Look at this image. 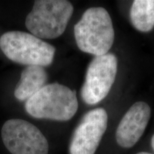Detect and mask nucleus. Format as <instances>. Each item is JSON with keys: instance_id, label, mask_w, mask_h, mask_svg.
Segmentation results:
<instances>
[{"instance_id": "obj_12", "label": "nucleus", "mask_w": 154, "mask_h": 154, "mask_svg": "<svg viewBox=\"0 0 154 154\" xmlns=\"http://www.w3.org/2000/svg\"><path fill=\"white\" fill-rule=\"evenodd\" d=\"M136 154H152L150 153H147V152H139V153H136Z\"/></svg>"}, {"instance_id": "obj_6", "label": "nucleus", "mask_w": 154, "mask_h": 154, "mask_svg": "<svg viewBox=\"0 0 154 154\" xmlns=\"http://www.w3.org/2000/svg\"><path fill=\"white\" fill-rule=\"evenodd\" d=\"M2 138L11 154H48L49 143L37 127L19 119L7 121L2 128Z\"/></svg>"}, {"instance_id": "obj_8", "label": "nucleus", "mask_w": 154, "mask_h": 154, "mask_svg": "<svg viewBox=\"0 0 154 154\" xmlns=\"http://www.w3.org/2000/svg\"><path fill=\"white\" fill-rule=\"evenodd\" d=\"M150 117L151 108L145 102L138 101L132 105L117 127V143L124 149L133 147L143 136Z\"/></svg>"}, {"instance_id": "obj_10", "label": "nucleus", "mask_w": 154, "mask_h": 154, "mask_svg": "<svg viewBox=\"0 0 154 154\" xmlns=\"http://www.w3.org/2000/svg\"><path fill=\"white\" fill-rule=\"evenodd\" d=\"M131 22L136 29L148 32L154 27V0H136L130 11Z\"/></svg>"}, {"instance_id": "obj_1", "label": "nucleus", "mask_w": 154, "mask_h": 154, "mask_svg": "<svg viewBox=\"0 0 154 154\" xmlns=\"http://www.w3.org/2000/svg\"><path fill=\"white\" fill-rule=\"evenodd\" d=\"M114 35L112 20L103 7L88 9L74 26L79 49L96 57L108 54L113 44Z\"/></svg>"}, {"instance_id": "obj_2", "label": "nucleus", "mask_w": 154, "mask_h": 154, "mask_svg": "<svg viewBox=\"0 0 154 154\" xmlns=\"http://www.w3.org/2000/svg\"><path fill=\"white\" fill-rule=\"evenodd\" d=\"M78 107L76 92L58 83L44 86L25 104L26 112L34 118L59 121L70 120Z\"/></svg>"}, {"instance_id": "obj_7", "label": "nucleus", "mask_w": 154, "mask_h": 154, "mask_svg": "<svg viewBox=\"0 0 154 154\" xmlns=\"http://www.w3.org/2000/svg\"><path fill=\"white\" fill-rule=\"evenodd\" d=\"M108 115L103 108L89 111L75 129L69 144V154H94L105 134Z\"/></svg>"}, {"instance_id": "obj_11", "label": "nucleus", "mask_w": 154, "mask_h": 154, "mask_svg": "<svg viewBox=\"0 0 154 154\" xmlns=\"http://www.w3.org/2000/svg\"><path fill=\"white\" fill-rule=\"evenodd\" d=\"M151 146L154 151V134L153 135V136H152V138H151Z\"/></svg>"}, {"instance_id": "obj_5", "label": "nucleus", "mask_w": 154, "mask_h": 154, "mask_svg": "<svg viewBox=\"0 0 154 154\" xmlns=\"http://www.w3.org/2000/svg\"><path fill=\"white\" fill-rule=\"evenodd\" d=\"M118 60L113 54L95 57L88 65L81 96L86 104L99 103L109 94L115 82Z\"/></svg>"}, {"instance_id": "obj_4", "label": "nucleus", "mask_w": 154, "mask_h": 154, "mask_svg": "<svg viewBox=\"0 0 154 154\" xmlns=\"http://www.w3.org/2000/svg\"><path fill=\"white\" fill-rule=\"evenodd\" d=\"M73 12L74 7L69 1L36 0L25 24L36 37L55 38L64 32Z\"/></svg>"}, {"instance_id": "obj_9", "label": "nucleus", "mask_w": 154, "mask_h": 154, "mask_svg": "<svg viewBox=\"0 0 154 154\" xmlns=\"http://www.w3.org/2000/svg\"><path fill=\"white\" fill-rule=\"evenodd\" d=\"M48 79L44 67L27 66L22 71L14 90V96L20 101H28L46 86Z\"/></svg>"}, {"instance_id": "obj_3", "label": "nucleus", "mask_w": 154, "mask_h": 154, "mask_svg": "<svg viewBox=\"0 0 154 154\" xmlns=\"http://www.w3.org/2000/svg\"><path fill=\"white\" fill-rule=\"evenodd\" d=\"M0 47L11 61L26 66H48L53 62L56 49L33 34L19 31L6 32Z\"/></svg>"}]
</instances>
